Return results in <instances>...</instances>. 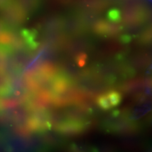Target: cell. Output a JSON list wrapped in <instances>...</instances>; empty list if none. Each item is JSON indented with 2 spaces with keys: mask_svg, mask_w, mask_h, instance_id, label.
Listing matches in <instances>:
<instances>
[{
  "mask_svg": "<svg viewBox=\"0 0 152 152\" xmlns=\"http://www.w3.org/2000/svg\"><path fill=\"white\" fill-rule=\"evenodd\" d=\"M107 95L110 102V103L112 105V107L116 106L120 103L121 100V97L119 93L115 92V91H112V92H109Z\"/></svg>",
  "mask_w": 152,
  "mask_h": 152,
  "instance_id": "obj_1",
  "label": "cell"
}]
</instances>
